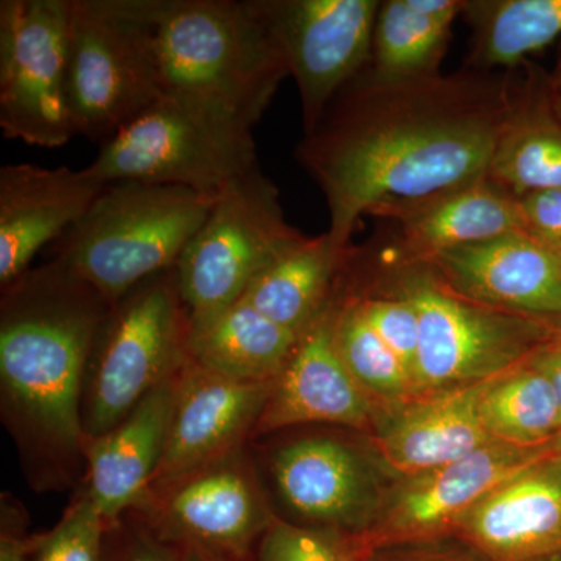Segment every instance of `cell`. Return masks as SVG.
Segmentation results:
<instances>
[{"label": "cell", "mask_w": 561, "mask_h": 561, "mask_svg": "<svg viewBox=\"0 0 561 561\" xmlns=\"http://www.w3.org/2000/svg\"><path fill=\"white\" fill-rule=\"evenodd\" d=\"M522 91L511 72L478 69L408 81L365 69L351 80L295 151L327 198L335 250L350 249L364 216L489 179Z\"/></svg>", "instance_id": "1"}, {"label": "cell", "mask_w": 561, "mask_h": 561, "mask_svg": "<svg viewBox=\"0 0 561 561\" xmlns=\"http://www.w3.org/2000/svg\"><path fill=\"white\" fill-rule=\"evenodd\" d=\"M111 306L54 260L3 287L2 408L18 440L41 460L81 454L84 379Z\"/></svg>", "instance_id": "2"}, {"label": "cell", "mask_w": 561, "mask_h": 561, "mask_svg": "<svg viewBox=\"0 0 561 561\" xmlns=\"http://www.w3.org/2000/svg\"><path fill=\"white\" fill-rule=\"evenodd\" d=\"M153 18L164 94L253 128L290 76L253 0H154Z\"/></svg>", "instance_id": "3"}, {"label": "cell", "mask_w": 561, "mask_h": 561, "mask_svg": "<svg viewBox=\"0 0 561 561\" xmlns=\"http://www.w3.org/2000/svg\"><path fill=\"white\" fill-rule=\"evenodd\" d=\"M217 194L117 181L54 243V261L119 301L138 284L179 265Z\"/></svg>", "instance_id": "4"}, {"label": "cell", "mask_w": 561, "mask_h": 561, "mask_svg": "<svg viewBox=\"0 0 561 561\" xmlns=\"http://www.w3.org/2000/svg\"><path fill=\"white\" fill-rule=\"evenodd\" d=\"M154 0H70L68 105L76 136L105 144L162 95Z\"/></svg>", "instance_id": "5"}, {"label": "cell", "mask_w": 561, "mask_h": 561, "mask_svg": "<svg viewBox=\"0 0 561 561\" xmlns=\"http://www.w3.org/2000/svg\"><path fill=\"white\" fill-rule=\"evenodd\" d=\"M390 294L420 319L413 398L490 381L552 342L551 319L504 311L463 297L427 264H393Z\"/></svg>", "instance_id": "6"}, {"label": "cell", "mask_w": 561, "mask_h": 561, "mask_svg": "<svg viewBox=\"0 0 561 561\" xmlns=\"http://www.w3.org/2000/svg\"><path fill=\"white\" fill-rule=\"evenodd\" d=\"M251 130L224 111L164 94L102 144L88 171L103 184L139 181L219 194L260 165Z\"/></svg>", "instance_id": "7"}, {"label": "cell", "mask_w": 561, "mask_h": 561, "mask_svg": "<svg viewBox=\"0 0 561 561\" xmlns=\"http://www.w3.org/2000/svg\"><path fill=\"white\" fill-rule=\"evenodd\" d=\"M190 319L176 267L113 302L103 321L83 391V432L106 434L190 359Z\"/></svg>", "instance_id": "8"}, {"label": "cell", "mask_w": 561, "mask_h": 561, "mask_svg": "<svg viewBox=\"0 0 561 561\" xmlns=\"http://www.w3.org/2000/svg\"><path fill=\"white\" fill-rule=\"evenodd\" d=\"M306 238L286 220L279 192L260 165L228 183L176 265L190 337L242 300L264 268Z\"/></svg>", "instance_id": "9"}, {"label": "cell", "mask_w": 561, "mask_h": 561, "mask_svg": "<svg viewBox=\"0 0 561 561\" xmlns=\"http://www.w3.org/2000/svg\"><path fill=\"white\" fill-rule=\"evenodd\" d=\"M131 511L157 540L216 561H245L276 518L242 449L153 483Z\"/></svg>", "instance_id": "10"}, {"label": "cell", "mask_w": 561, "mask_h": 561, "mask_svg": "<svg viewBox=\"0 0 561 561\" xmlns=\"http://www.w3.org/2000/svg\"><path fill=\"white\" fill-rule=\"evenodd\" d=\"M70 0L0 2V128L57 149L76 136L68 105Z\"/></svg>", "instance_id": "11"}, {"label": "cell", "mask_w": 561, "mask_h": 561, "mask_svg": "<svg viewBox=\"0 0 561 561\" xmlns=\"http://www.w3.org/2000/svg\"><path fill=\"white\" fill-rule=\"evenodd\" d=\"M286 57L300 91L302 127L370 66L379 0H253Z\"/></svg>", "instance_id": "12"}, {"label": "cell", "mask_w": 561, "mask_h": 561, "mask_svg": "<svg viewBox=\"0 0 561 561\" xmlns=\"http://www.w3.org/2000/svg\"><path fill=\"white\" fill-rule=\"evenodd\" d=\"M276 496L298 524L364 534L370 529L389 489L383 467L371 446L334 435H309L279 445L268 456Z\"/></svg>", "instance_id": "13"}, {"label": "cell", "mask_w": 561, "mask_h": 561, "mask_svg": "<svg viewBox=\"0 0 561 561\" xmlns=\"http://www.w3.org/2000/svg\"><path fill=\"white\" fill-rule=\"evenodd\" d=\"M551 451L552 443L523 448L491 442L451 463L394 478L378 516L362 535L373 552L453 538L461 518L490 491Z\"/></svg>", "instance_id": "14"}, {"label": "cell", "mask_w": 561, "mask_h": 561, "mask_svg": "<svg viewBox=\"0 0 561 561\" xmlns=\"http://www.w3.org/2000/svg\"><path fill=\"white\" fill-rule=\"evenodd\" d=\"M337 308L335 284L330 301L302 332L290 360L273 382L253 435L302 424H331L370 437L378 427L382 412L354 381L335 348Z\"/></svg>", "instance_id": "15"}, {"label": "cell", "mask_w": 561, "mask_h": 561, "mask_svg": "<svg viewBox=\"0 0 561 561\" xmlns=\"http://www.w3.org/2000/svg\"><path fill=\"white\" fill-rule=\"evenodd\" d=\"M273 382L234 381L187 359L151 485L241 451L256 430Z\"/></svg>", "instance_id": "16"}, {"label": "cell", "mask_w": 561, "mask_h": 561, "mask_svg": "<svg viewBox=\"0 0 561 561\" xmlns=\"http://www.w3.org/2000/svg\"><path fill=\"white\" fill-rule=\"evenodd\" d=\"M454 538L490 561L561 559V453L552 449L490 491Z\"/></svg>", "instance_id": "17"}, {"label": "cell", "mask_w": 561, "mask_h": 561, "mask_svg": "<svg viewBox=\"0 0 561 561\" xmlns=\"http://www.w3.org/2000/svg\"><path fill=\"white\" fill-rule=\"evenodd\" d=\"M106 184L81 171L35 164L0 168V286L31 268L43 247L57 242L87 214Z\"/></svg>", "instance_id": "18"}, {"label": "cell", "mask_w": 561, "mask_h": 561, "mask_svg": "<svg viewBox=\"0 0 561 561\" xmlns=\"http://www.w3.org/2000/svg\"><path fill=\"white\" fill-rule=\"evenodd\" d=\"M423 264L470 300L542 319L561 317L556 254L524 231L445 251Z\"/></svg>", "instance_id": "19"}, {"label": "cell", "mask_w": 561, "mask_h": 561, "mask_svg": "<svg viewBox=\"0 0 561 561\" xmlns=\"http://www.w3.org/2000/svg\"><path fill=\"white\" fill-rule=\"evenodd\" d=\"M493 379L413 398L382 416L368 440L390 474H419L494 442L482 416L483 397Z\"/></svg>", "instance_id": "20"}, {"label": "cell", "mask_w": 561, "mask_h": 561, "mask_svg": "<svg viewBox=\"0 0 561 561\" xmlns=\"http://www.w3.org/2000/svg\"><path fill=\"white\" fill-rule=\"evenodd\" d=\"M180 373L147 394L114 430L83 437L81 456L88 465L84 494L94 502L108 526L119 522L121 515L142 500L160 470Z\"/></svg>", "instance_id": "21"}, {"label": "cell", "mask_w": 561, "mask_h": 561, "mask_svg": "<svg viewBox=\"0 0 561 561\" xmlns=\"http://www.w3.org/2000/svg\"><path fill=\"white\" fill-rule=\"evenodd\" d=\"M393 264H423L445 251L523 231L518 198L489 179L391 210Z\"/></svg>", "instance_id": "22"}, {"label": "cell", "mask_w": 561, "mask_h": 561, "mask_svg": "<svg viewBox=\"0 0 561 561\" xmlns=\"http://www.w3.org/2000/svg\"><path fill=\"white\" fill-rule=\"evenodd\" d=\"M301 335L239 300L187 342L190 359L241 382H273L290 360Z\"/></svg>", "instance_id": "23"}, {"label": "cell", "mask_w": 561, "mask_h": 561, "mask_svg": "<svg viewBox=\"0 0 561 561\" xmlns=\"http://www.w3.org/2000/svg\"><path fill=\"white\" fill-rule=\"evenodd\" d=\"M345 253L335 250L328 232L308 236L264 268L242 298L262 316L301 335L330 301Z\"/></svg>", "instance_id": "24"}, {"label": "cell", "mask_w": 561, "mask_h": 561, "mask_svg": "<svg viewBox=\"0 0 561 561\" xmlns=\"http://www.w3.org/2000/svg\"><path fill=\"white\" fill-rule=\"evenodd\" d=\"M489 180L515 198L561 190V124L553 114L551 94L538 98L529 84H524L491 161Z\"/></svg>", "instance_id": "25"}, {"label": "cell", "mask_w": 561, "mask_h": 561, "mask_svg": "<svg viewBox=\"0 0 561 561\" xmlns=\"http://www.w3.org/2000/svg\"><path fill=\"white\" fill-rule=\"evenodd\" d=\"M471 69H511L561 36V0H471Z\"/></svg>", "instance_id": "26"}, {"label": "cell", "mask_w": 561, "mask_h": 561, "mask_svg": "<svg viewBox=\"0 0 561 561\" xmlns=\"http://www.w3.org/2000/svg\"><path fill=\"white\" fill-rule=\"evenodd\" d=\"M451 25L424 16L409 0L381 2L373 32L368 72L382 81L438 76Z\"/></svg>", "instance_id": "27"}, {"label": "cell", "mask_w": 561, "mask_h": 561, "mask_svg": "<svg viewBox=\"0 0 561 561\" xmlns=\"http://www.w3.org/2000/svg\"><path fill=\"white\" fill-rule=\"evenodd\" d=\"M482 416L494 442L523 448L551 445L561 432L551 383L529 359L491 381L483 397Z\"/></svg>", "instance_id": "28"}, {"label": "cell", "mask_w": 561, "mask_h": 561, "mask_svg": "<svg viewBox=\"0 0 561 561\" xmlns=\"http://www.w3.org/2000/svg\"><path fill=\"white\" fill-rule=\"evenodd\" d=\"M335 284L339 291L335 348L354 381L386 416L412 400L411 375L365 320L357 298L342 290L339 280Z\"/></svg>", "instance_id": "29"}, {"label": "cell", "mask_w": 561, "mask_h": 561, "mask_svg": "<svg viewBox=\"0 0 561 561\" xmlns=\"http://www.w3.org/2000/svg\"><path fill=\"white\" fill-rule=\"evenodd\" d=\"M364 535L305 526L276 516L257 545V561H370Z\"/></svg>", "instance_id": "30"}, {"label": "cell", "mask_w": 561, "mask_h": 561, "mask_svg": "<svg viewBox=\"0 0 561 561\" xmlns=\"http://www.w3.org/2000/svg\"><path fill=\"white\" fill-rule=\"evenodd\" d=\"M108 523L83 493L58 526L43 535L33 561H103V535Z\"/></svg>", "instance_id": "31"}, {"label": "cell", "mask_w": 561, "mask_h": 561, "mask_svg": "<svg viewBox=\"0 0 561 561\" xmlns=\"http://www.w3.org/2000/svg\"><path fill=\"white\" fill-rule=\"evenodd\" d=\"M350 294L357 298L368 324L393 351L394 356L411 375L413 393V378H415L420 346V319L412 302L390 291L387 295L364 294V291H350Z\"/></svg>", "instance_id": "32"}, {"label": "cell", "mask_w": 561, "mask_h": 561, "mask_svg": "<svg viewBox=\"0 0 561 561\" xmlns=\"http://www.w3.org/2000/svg\"><path fill=\"white\" fill-rule=\"evenodd\" d=\"M518 206L523 231L549 250L561 249V190L530 192Z\"/></svg>", "instance_id": "33"}, {"label": "cell", "mask_w": 561, "mask_h": 561, "mask_svg": "<svg viewBox=\"0 0 561 561\" xmlns=\"http://www.w3.org/2000/svg\"><path fill=\"white\" fill-rule=\"evenodd\" d=\"M370 561H490L459 538L411 542L373 552Z\"/></svg>", "instance_id": "34"}, {"label": "cell", "mask_w": 561, "mask_h": 561, "mask_svg": "<svg viewBox=\"0 0 561 561\" xmlns=\"http://www.w3.org/2000/svg\"><path fill=\"white\" fill-rule=\"evenodd\" d=\"M113 561H181V551L140 527L124 535Z\"/></svg>", "instance_id": "35"}, {"label": "cell", "mask_w": 561, "mask_h": 561, "mask_svg": "<svg viewBox=\"0 0 561 561\" xmlns=\"http://www.w3.org/2000/svg\"><path fill=\"white\" fill-rule=\"evenodd\" d=\"M529 364L551 383L561 421V343L551 342L542 346L537 353L531 354Z\"/></svg>", "instance_id": "36"}, {"label": "cell", "mask_w": 561, "mask_h": 561, "mask_svg": "<svg viewBox=\"0 0 561 561\" xmlns=\"http://www.w3.org/2000/svg\"><path fill=\"white\" fill-rule=\"evenodd\" d=\"M41 538L43 535L24 540L20 535L3 531L2 541H0V561H27L28 556L38 549Z\"/></svg>", "instance_id": "37"}, {"label": "cell", "mask_w": 561, "mask_h": 561, "mask_svg": "<svg viewBox=\"0 0 561 561\" xmlns=\"http://www.w3.org/2000/svg\"><path fill=\"white\" fill-rule=\"evenodd\" d=\"M551 106L557 121L561 124V84H556L551 92Z\"/></svg>", "instance_id": "38"}, {"label": "cell", "mask_w": 561, "mask_h": 561, "mask_svg": "<svg viewBox=\"0 0 561 561\" xmlns=\"http://www.w3.org/2000/svg\"><path fill=\"white\" fill-rule=\"evenodd\" d=\"M181 561H213L208 559V557L203 556L202 552L198 551H183L181 552Z\"/></svg>", "instance_id": "39"}, {"label": "cell", "mask_w": 561, "mask_h": 561, "mask_svg": "<svg viewBox=\"0 0 561 561\" xmlns=\"http://www.w3.org/2000/svg\"><path fill=\"white\" fill-rule=\"evenodd\" d=\"M552 324V342L561 343V317H556V319H551Z\"/></svg>", "instance_id": "40"}, {"label": "cell", "mask_w": 561, "mask_h": 561, "mask_svg": "<svg viewBox=\"0 0 561 561\" xmlns=\"http://www.w3.org/2000/svg\"><path fill=\"white\" fill-rule=\"evenodd\" d=\"M552 449L556 453H561V432L557 435L556 440L552 442Z\"/></svg>", "instance_id": "41"}, {"label": "cell", "mask_w": 561, "mask_h": 561, "mask_svg": "<svg viewBox=\"0 0 561 561\" xmlns=\"http://www.w3.org/2000/svg\"><path fill=\"white\" fill-rule=\"evenodd\" d=\"M553 254H556L557 264H559L561 273V249L553 251Z\"/></svg>", "instance_id": "42"}, {"label": "cell", "mask_w": 561, "mask_h": 561, "mask_svg": "<svg viewBox=\"0 0 561 561\" xmlns=\"http://www.w3.org/2000/svg\"><path fill=\"white\" fill-rule=\"evenodd\" d=\"M548 561H561V559H553V560H548Z\"/></svg>", "instance_id": "43"}, {"label": "cell", "mask_w": 561, "mask_h": 561, "mask_svg": "<svg viewBox=\"0 0 561 561\" xmlns=\"http://www.w3.org/2000/svg\"><path fill=\"white\" fill-rule=\"evenodd\" d=\"M557 84H561V81H560V83H557Z\"/></svg>", "instance_id": "44"}, {"label": "cell", "mask_w": 561, "mask_h": 561, "mask_svg": "<svg viewBox=\"0 0 561 561\" xmlns=\"http://www.w3.org/2000/svg\"><path fill=\"white\" fill-rule=\"evenodd\" d=\"M208 559H209V557H208ZM213 561H216V560H213Z\"/></svg>", "instance_id": "45"}]
</instances>
